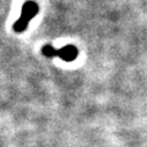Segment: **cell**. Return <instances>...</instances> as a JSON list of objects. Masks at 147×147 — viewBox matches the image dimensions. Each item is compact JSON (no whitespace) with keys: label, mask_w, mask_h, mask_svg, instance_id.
Returning <instances> with one entry per match:
<instances>
[{"label":"cell","mask_w":147,"mask_h":147,"mask_svg":"<svg viewBox=\"0 0 147 147\" xmlns=\"http://www.w3.org/2000/svg\"><path fill=\"white\" fill-rule=\"evenodd\" d=\"M42 54L47 58H53V57H59L63 59L64 61H74L79 55V50L75 45H65L60 49L54 48L53 45L47 44L42 48Z\"/></svg>","instance_id":"obj_2"},{"label":"cell","mask_w":147,"mask_h":147,"mask_svg":"<svg viewBox=\"0 0 147 147\" xmlns=\"http://www.w3.org/2000/svg\"><path fill=\"white\" fill-rule=\"evenodd\" d=\"M38 11H39V7L37 5V3L32 1V0L26 1L24 4V6H22L21 15L18 17V20L13 24V31H15L16 33L24 32L27 28V26H28L31 20L38 13Z\"/></svg>","instance_id":"obj_1"}]
</instances>
